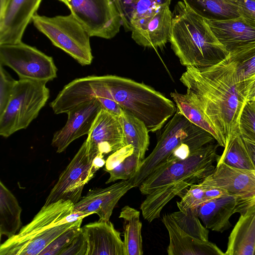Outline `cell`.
<instances>
[{"label": "cell", "instance_id": "obj_44", "mask_svg": "<svg viewBox=\"0 0 255 255\" xmlns=\"http://www.w3.org/2000/svg\"><path fill=\"white\" fill-rule=\"evenodd\" d=\"M254 255H255V254H254Z\"/></svg>", "mask_w": 255, "mask_h": 255}, {"label": "cell", "instance_id": "obj_11", "mask_svg": "<svg viewBox=\"0 0 255 255\" xmlns=\"http://www.w3.org/2000/svg\"><path fill=\"white\" fill-rule=\"evenodd\" d=\"M70 9L90 36L114 37L122 25L112 0H60Z\"/></svg>", "mask_w": 255, "mask_h": 255}, {"label": "cell", "instance_id": "obj_33", "mask_svg": "<svg viewBox=\"0 0 255 255\" xmlns=\"http://www.w3.org/2000/svg\"><path fill=\"white\" fill-rule=\"evenodd\" d=\"M180 228L197 239L209 240V231L198 217L196 209L185 211L174 212L170 214Z\"/></svg>", "mask_w": 255, "mask_h": 255}, {"label": "cell", "instance_id": "obj_4", "mask_svg": "<svg viewBox=\"0 0 255 255\" xmlns=\"http://www.w3.org/2000/svg\"><path fill=\"white\" fill-rule=\"evenodd\" d=\"M169 41L180 63L198 69L216 65L229 52L213 34L205 19L179 1L172 13Z\"/></svg>", "mask_w": 255, "mask_h": 255}, {"label": "cell", "instance_id": "obj_31", "mask_svg": "<svg viewBox=\"0 0 255 255\" xmlns=\"http://www.w3.org/2000/svg\"><path fill=\"white\" fill-rule=\"evenodd\" d=\"M183 1L204 18L222 19L240 16L237 8L227 0H183Z\"/></svg>", "mask_w": 255, "mask_h": 255}, {"label": "cell", "instance_id": "obj_13", "mask_svg": "<svg viewBox=\"0 0 255 255\" xmlns=\"http://www.w3.org/2000/svg\"><path fill=\"white\" fill-rule=\"evenodd\" d=\"M42 0H0V45L21 41Z\"/></svg>", "mask_w": 255, "mask_h": 255}, {"label": "cell", "instance_id": "obj_38", "mask_svg": "<svg viewBox=\"0 0 255 255\" xmlns=\"http://www.w3.org/2000/svg\"><path fill=\"white\" fill-rule=\"evenodd\" d=\"M246 22L255 27V0H227Z\"/></svg>", "mask_w": 255, "mask_h": 255}, {"label": "cell", "instance_id": "obj_3", "mask_svg": "<svg viewBox=\"0 0 255 255\" xmlns=\"http://www.w3.org/2000/svg\"><path fill=\"white\" fill-rule=\"evenodd\" d=\"M95 98H108L142 121L149 132L160 130L175 113V104L153 88L116 75L91 76Z\"/></svg>", "mask_w": 255, "mask_h": 255}, {"label": "cell", "instance_id": "obj_18", "mask_svg": "<svg viewBox=\"0 0 255 255\" xmlns=\"http://www.w3.org/2000/svg\"><path fill=\"white\" fill-rule=\"evenodd\" d=\"M201 182L222 188L228 194L246 198H255V171L217 163L212 173Z\"/></svg>", "mask_w": 255, "mask_h": 255}, {"label": "cell", "instance_id": "obj_41", "mask_svg": "<svg viewBox=\"0 0 255 255\" xmlns=\"http://www.w3.org/2000/svg\"><path fill=\"white\" fill-rule=\"evenodd\" d=\"M205 186H206V189L205 191L204 195L205 202L226 195H229L227 191L222 188L207 185Z\"/></svg>", "mask_w": 255, "mask_h": 255}, {"label": "cell", "instance_id": "obj_1", "mask_svg": "<svg viewBox=\"0 0 255 255\" xmlns=\"http://www.w3.org/2000/svg\"><path fill=\"white\" fill-rule=\"evenodd\" d=\"M180 81L225 141L229 134L239 130L247 100L239 88L235 64L228 56L207 68L186 67Z\"/></svg>", "mask_w": 255, "mask_h": 255}, {"label": "cell", "instance_id": "obj_8", "mask_svg": "<svg viewBox=\"0 0 255 255\" xmlns=\"http://www.w3.org/2000/svg\"><path fill=\"white\" fill-rule=\"evenodd\" d=\"M105 155L90 148L85 140L72 160L60 174L46 199L44 205L60 200L74 204L82 197L84 186L106 164Z\"/></svg>", "mask_w": 255, "mask_h": 255}, {"label": "cell", "instance_id": "obj_45", "mask_svg": "<svg viewBox=\"0 0 255 255\" xmlns=\"http://www.w3.org/2000/svg\"></svg>", "mask_w": 255, "mask_h": 255}, {"label": "cell", "instance_id": "obj_42", "mask_svg": "<svg viewBox=\"0 0 255 255\" xmlns=\"http://www.w3.org/2000/svg\"><path fill=\"white\" fill-rule=\"evenodd\" d=\"M241 134V133H240ZM255 170V139L241 134Z\"/></svg>", "mask_w": 255, "mask_h": 255}, {"label": "cell", "instance_id": "obj_26", "mask_svg": "<svg viewBox=\"0 0 255 255\" xmlns=\"http://www.w3.org/2000/svg\"><path fill=\"white\" fill-rule=\"evenodd\" d=\"M22 209L13 194L0 182V234L10 238L21 226Z\"/></svg>", "mask_w": 255, "mask_h": 255}, {"label": "cell", "instance_id": "obj_19", "mask_svg": "<svg viewBox=\"0 0 255 255\" xmlns=\"http://www.w3.org/2000/svg\"><path fill=\"white\" fill-rule=\"evenodd\" d=\"M162 222L167 229L169 243L167 248L169 255H224L221 250L209 240L193 237L183 231L170 214L164 215Z\"/></svg>", "mask_w": 255, "mask_h": 255}, {"label": "cell", "instance_id": "obj_36", "mask_svg": "<svg viewBox=\"0 0 255 255\" xmlns=\"http://www.w3.org/2000/svg\"><path fill=\"white\" fill-rule=\"evenodd\" d=\"M239 128L241 134L255 139V101H247L241 113Z\"/></svg>", "mask_w": 255, "mask_h": 255}, {"label": "cell", "instance_id": "obj_9", "mask_svg": "<svg viewBox=\"0 0 255 255\" xmlns=\"http://www.w3.org/2000/svg\"><path fill=\"white\" fill-rule=\"evenodd\" d=\"M0 65L10 67L20 79L47 83L57 77L52 57L22 41L0 45Z\"/></svg>", "mask_w": 255, "mask_h": 255}, {"label": "cell", "instance_id": "obj_10", "mask_svg": "<svg viewBox=\"0 0 255 255\" xmlns=\"http://www.w3.org/2000/svg\"><path fill=\"white\" fill-rule=\"evenodd\" d=\"M195 126L177 109L171 119L160 129L156 144L152 152L144 158L137 171L128 179L133 188L138 187L144 179L166 161Z\"/></svg>", "mask_w": 255, "mask_h": 255}, {"label": "cell", "instance_id": "obj_5", "mask_svg": "<svg viewBox=\"0 0 255 255\" xmlns=\"http://www.w3.org/2000/svg\"><path fill=\"white\" fill-rule=\"evenodd\" d=\"M74 204L60 200L44 205L31 222L0 246V255H37L80 219L91 213H73Z\"/></svg>", "mask_w": 255, "mask_h": 255}, {"label": "cell", "instance_id": "obj_35", "mask_svg": "<svg viewBox=\"0 0 255 255\" xmlns=\"http://www.w3.org/2000/svg\"><path fill=\"white\" fill-rule=\"evenodd\" d=\"M206 186L201 182L191 185L185 194L177 202L179 210L185 211L190 209H195L205 202V191Z\"/></svg>", "mask_w": 255, "mask_h": 255}, {"label": "cell", "instance_id": "obj_43", "mask_svg": "<svg viewBox=\"0 0 255 255\" xmlns=\"http://www.w3.org/2000/svg\"><path fill=\"white\" fill-rule=\"evenodd\" d=\"M255 101V79L252 84L249 92L247 97V101Z\"/></svg>", "mask_w": 255, "mask_h": 255}, {"label": "cell", "instance_id": "obj_16", "mask_svg": "<svg viewBox=\"0 0 255 255\" xmlns=\"http://www.w3.org/2000/svg\"><path fill=\"white\" fill-rule=\"evenodd\" d=\"M255 200L226 195L201 204L196 207V212L207 229L222 233L232 226L231 216L242 213Z\"/></svg>", "mask_w": 255, "mask_h": 255}, {"label": "cell", "instance_id": "obj_24", "mask_svg": "<svg viewBox=\"0 0 255 255\" xmlns=\"http://www.w3.org/2000/svg\"><path fill=\"white\" fill-rule=\"evenodd\" d=\"M228 57L235 64L239 88L247 100L255 79V41L229 52Z\"/></svg>", "mask_w": 255, "mask_h": 255}, {"label": "cell", "instance_id": "obj_20", "mask_svg": "<svg viewBox=\"0 0 255 255\" xmlns=\"http://www.w3.org/2000/svg\"><path fill=\"white\" fill-rule=\"evenodd\" d=\"M87 242V255H124L121 233L110 221H98L81 227Z\"/></svg>", "mask_w": 255, "mask_h": 255}, {"label": "cell", "instance_id": "obj_7", "mask_svg": "<svg viewBox=\"0 0 255 255\" xmlns=\"http://www.w3.org/2000/svg\"><path fill=\"white\" fill-rule=\"evenodd\" d=\"M34 26L55 46L68 54L82 66L89 65L93 56L90 35L71 13L68 15L47 17L35 14Z\"/></svg>", "mask_w": 255, "mask_h": 255}, {"label": "cell", "instance_id": "obj_39", "mask_svg": "<svg viewBox=\"0 0 255 255\" xmlns=\"http://www.w3.org/2000/svg\"><path fill=\"white\" fill-rule=\"evenodd\" d=\"M87 242L81 227L79 232L60 255H87Z\"/></svg>", "mask_w": 255, "mask_h": 255}, {"label": "cell", "instance_id": "obj_32", "mask_svg": "<svg viewBox=\"0 0 255 255\" xmlns=\"http://www.w3.org/2000/svg\"><path fill=\"white\" fill-rule=\"evenodd\" d=\"M215 141V138L210 133L195 125L163 165L186 159L204 146Z\"/></svg>", "mask_w": 255, "mask_h": 255}, {"label": "cell", "instance_id": "obj_2", "mask_svg": "<svg viewBox=\"0 0 255 255\" xmlns=\"http://www.w3.org/2000/svg\"><path fill=\"white\" fill-rule=\"evenodd\" d=\"M219 145L209 143L186 159L163 165L144 179L138 187L146 196L140 208L144 219L150 223L158 218L173 198L181 197L191 185L210 175L215 168Z\"/></svg>", "mask_w": 255, "mask_h": 255}, {"label": "cell", "instance_id": "obj_46", "mask_svg": "<svg viewBox=\"0 0 255 255\" xmlns=\"http://www.w3.org/2000/svg\"></svg>", "mask_w": 255, "mask_h": 255}, {"label": "cell", "instance_id": "obj_28", "mask_svg": "<svg viewBox=\"0 0 255 255\" xmlns=\"http://www.w3.org/2000/svg\"><path fill=\"white\" fill-rule=\"evenodd\" d=\"M120 117L126 145H131L142 161L149 145V131L142 121L125 110Z\"/></svg>", "mask_w": 255, "mask_h": 255}, {"label": "cell", "instance_id": "obj_23", "mask_svg": "<svg viewBox=\"0 0 255 255\" xmlns=\"http://www.w3.org/2000/svg\"><path fill=\"white\" fill-rule=\"evenodd\" d=\"M141 162L131 145H127L112 153L106 160L104 168L110 174L106 183L128 180L137 171Z\"/></svg>", "mask_w": 255, "mask_h": 255}, {"label": "cell", "instance_id": "obj_12", "mask_svg": "<svg viewBox=\"0 0 255 255\" xmlns=\"http://www.w3.org/2000/svg\"><path fill=\"white\" fill-rule=\"evenodd\" d=\"M169 5L159 6L131 24V37L137 44L154 49L165 46L169 40L173 17Z\"/></svg>", "mask_w": 255, "mask_h": 255}, {"label": "cell", "instance_id": "obj_17", "mask_svg": "<svg viewBox=\"0 0 255 255\" xmlns=\"http://www.w3.org/2000/svg\"><path fill=\"white\" fill-rule=\"evenodd\" d=\"M133 188L129 180L105 188L90 189L74 204L73 213L96 214L100 221H108L120 199Z\"/></svg>", "mask_w": 255, "mask_h": 255}, {"label": "cell", "instance_id": "obj_14", "mask_svg": "<svg viewBox=\"0 0 255 255\" xmlns=\"http://www.w3.org/2000/svg\"><path fill=\"white\" fill-rule=\"evenodd\" d=\"M102 108L99 101L94 99L68 112L66 124L55 132L52 139L51 145L56 149V152H63L74 140L88 134Z\"/></svg>", "mask_w": 255, "mask_h": 255}, {"label": "cell", "instance_id": "obj_30", "mask_svg": "<svg viewBox=\"0 0 255 255\" xmlns=\"http://www.w3.org/2000/svg\"><path fill=\"white\" fill-rule=\"evenodd\" d=\"M122 19L125 30L130 31L131 24L155 8L170 5L172 0H112Z\"/></svg>", "mask_w": 255, "mask_h": 255}, {"label": "cell", "instance_id": "obj_6", "mask_svg": "<svg viewBox=\"0 0 255 255\" xmlns=\"http://www.w3.org/2000/svg\"><path fill=\"white\" fill-rule=\"evenodd\" d=\"M47 83L29 79L17 80L9 102L0 115V135L4 137L26 128L49 99Z\"/></svg>", "mask_w": 255, "mask_h": 255}, {"label": "cell", "instance_id": "obj_40", "mask_svg": "<svg viewBox=\"0 0 255 255\" xmlns=\"http://www.w3.org/2000/svg\"><path fill=\"white\" fill-rule=\"evenodd\" d=\"M97 99L100 103L103 108L118 116H121L123 113L124 109L114 100L104 98H99Z\"/></svg>", "mask_w": 255, "mask_h": 255}, {"label": "cell", "instance_id": "obj_21", "mask_svg": "<svg viewBox=\"0 0 255 255\" xmlns=\"http://www.w3.org/2000/svg\"><path fill=\"white\" fill-rule=\"evenodd\" d=\"M204 19L229 52L255 41V27L246 22L241 16L230 19Z\"/></svg>", "mask_w": 255, "mask_h": 255}, {"label": "cell", "instance_id": "obj_37", "mask_svg": "<svg viewBox=\"0 0 255 255\" xmlns=\"http://www.w3.org/2000/svg\"><path fill=\"white\" fill-rule=\"evenodd\" d=\"M16 82L0 65V115L6 107Z\"/></svg>", "mask_w": 255, "mask_h": 255}, {"label": "cell", "instance_id": "obj_15", "mask_svg": "<svg viewBox=\"0 0 255 255\" xmlns=\"http://www.w3.org/2000/svg\"><path fill=\"white\" fill-rule=\"evenodd\" d=\"M90 149L104 155L126 145L120 116L102 108L86 139Z\"/></svg>", "mask_w": 255, "mask_h": 255}, {"label": "cell", "instance_id": "obj_34", "mask_svg": "<svg viewBox=\"0 0 255 255\" xmlns=\"http://www.w3.org/2000/svg\"><path fill=\"white\" fill-rule=\"evenodd\" d=\"M82 221L83 219L79 220L75 225L48 245L39 255H60L80 231Z\"/></svg>", "mask_w": 255, "mask_h": 255}, {"label": "cell", "instance_id": "obj_27", "mask_svg": "<svg viewBox=\"0 0 255 255\" xmlns=\"http://www.w3.org/2000/svg\"><path fill=\"white\" fill-rule=\"evenodd\" d=\"M140 212L128 205L120 212L119 218L123 219L124 255H142V223Z\"/></svg>", "mask_w": 255, "mask_h": 255}, {"label": "cell", "instance_id": "obj_22", "mask_svg": "<svg viewBox=\"0 0 255 255\" xmlns=\"http://www.w3.org/2000/svg\"><path fill=\"white\" fill-rule=\"evenodd\" d=\"M240 215L229 237L226 255H254L255 200Z\"/></svg>", "mask_w": 255, "mask_h": 255}, {"label": "cell", "instance_id": "obj_29", "mask_svg": "<svg viewBox=\"0 0 255 255\" xmlns=\"http://www.w3.org/2000/svg\"><path fill=\"white\" fill-rule=\"evenodd\" d=\"M217 160V163H224L235 168L255 171L239 130L227 136L224 150Z\"/></svg>", "mask_w": 255, "mask_h": 255}, {"label": "cell", "instance_id": "obj_25", "mask_svg": "<svg viewBox=\"0 0 255 255\" xmlns=\"http://www.w3.org/2000/svg\"><path fill=\"white\" fill-rule=\"evenodd\" d=\"M177 109L191 123L210 133L219 145L223 147L225 140L205 115L201 108L187 93L181 94L176 91L170 93Z\"/></svg>", "mask_w": 255, "mask_h": 255}]
</instances>
